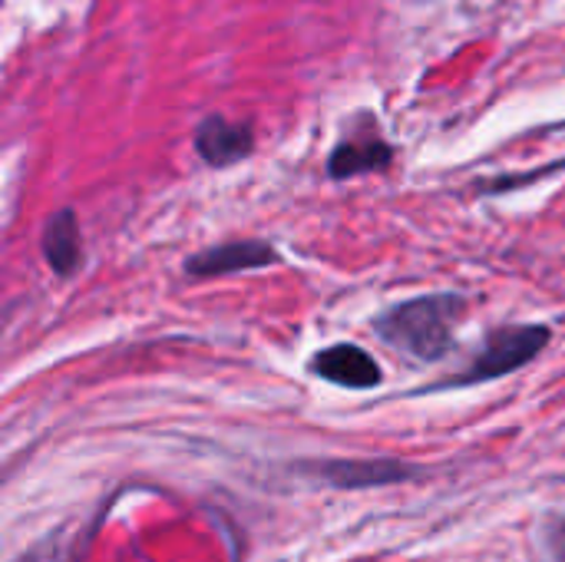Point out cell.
I'll use <instances>...</instances> for the list:
<instances>
[{"label": "cell", "instance_id": "1", "mask_svg": "<svg viewBox=\"0 0 565 562\" xmlns=\"http://www.w3.org/2000/svg\"><path fill=\"white\" fill-rule=\"evenodd\" d=\"M463 308L467 305L457 295H427L384 311L374 321V328L387 344L401 348L404 354L417 361H437L447 354L454 321L460 318Z\"/></svg>", "mask_w": 565, "mask_h": 562}, {"label": "cell", "instance_id": "2", "mask_svg": "<svg viewBox=\"0 0 565 562\" xmlns=\"http://www.w3.org/2000/svg\"><path fill=\"white\" fill-rule=\"evenodd\" d=\"M550 341V328L543 325H520V328H503L497 335H490V341L483 344L480 358L450 384L454 388H467V384H480V381H493L503 374H513L516 368H523L526 361H533Z\"/></svg>", "mask_w": 565, "mask_h": 562}, {"label": "cell", "instance_id": "3", "mask_svg": "<svg viewBox=\"0 0 565 562\" xmlns=\"http://www.w3.org/2000/svg\"><path fill=\"white\" fill-rule=\"evenodd\" d=\"M252 146H255L252 129L245 123H232L225 116H209L195 129V152L215 169L242 162L245 156H252Z\"/></svg>", "mask_w": 565, "mask_h": 562}, {"label": "cell", "instance_id": "4", "mask_svg": "<svg viewBox=\"0 0 565 562\" xmlns=\"http://www.w3.org/2000/svg\"><path fill=\"white\" fill-rule=\"evenodd\" d=\"M311 371L318 378H324L331 384H341V388H351V391H367V388L381 384L377 361L358 344H334V348L321 351L311 361Z\"/></svg>", "mask_w": 565, "mask_h": 562}, {"label": "cell", "instance_id": "5", "mask_svg": "<svg viewBox=\"0 0 565 562\" xmlns=\"http://www.w3.org/2000/svg\"><path fill=\"white\" fill-rule=\"evenodd\" d=\"M278 255L265 242H228L209 252H199L185 258V272L195 278H212V275H232V272H248V268H265Z\"/></svg>", "mask_w": 565, "mask_h": 562}, {"label": "cell", "instance_id": "6", "mask_svg": "<svg viewBox=\"0 0 565 562\" xmlns=\"http://www.w3.org/2000/svg\"><path fill=\"white\" fill-rule=\"evenodd\" d=\"M391 156H394L391 146L374 132L348 136L331 152L328 172H331V179H351V176H361V172H371V169H387Z\"/></svg>", "mask_w": 565, "mask_h": 562}, {"label": "cell", "instance_id": "7", "mask_svg": "<svg viewBox=\"0 0 565 562\" xmlns=\"http://www.w3.org/2000/svg\"><path fill=\"white\" fill-rule=\"evenodd\" d=\"M43 258L56 275H70L79 262V229L70 209L56 212L43 229Z\"/></svg>", "mask_w": 565, "mask_h": 562}, {"label": "cell", "instance_id": "8", "mask_svg": "<svg viewBox=\"0 0 565 562\" xmlns=\"http://www.w3.org/2000/svg\"><path fill=\"white\" fill-rule=\"evenodd\" d=\"M328 484L334 487H381V484H394V480H407L411 470L404 464H391V460H371V464H324L318 470Z\"/></svg>", "mask_w": 565, "mask_h": 562}, {"label": "cell", "instance_id": "9", "mask_svg": "<svg viewBox=\"0 0 565 562\" xmlns=\"http://www.w3.org/2000/svg\"><path fill=\"white\" fill-rule=\"evenodd\" d=\"M550 543H553V556H556V562H565V517L550 527Z\"/></svg>", "mask_w": 565, "mask_h": 562}]
</instances>
